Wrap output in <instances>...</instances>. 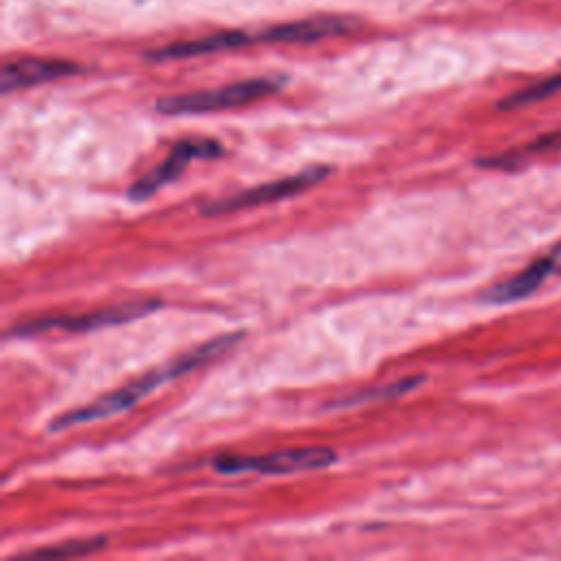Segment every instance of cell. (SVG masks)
Instances as JSON below:
<instances>
[{
    "label": "cell",
    "mask_w": 561,
    "mask_h": 561,
    "mask_svg": "<svg viewBox=\"0 0 561 561\" xmlns=\"http://www.w3.org/2000/svg\"><path fill=\"white\" fill-rule=\"evenodd\" d=\"M283 85H285V77H254V79H243L215 90L169 94L156 101V112L164 116H184V114H208V112L232 110V107L254 103L259 99H267L280 92Z\"/></svg>",
    "instance_id": "obj_1"
},
{
    "label": "cell",
    "mask_w": 561,
    "mask_h": 561,
    "mask_svg": "<svg viewBox=\"0 0 561 561\" xmlns=\"http://www.w3.org/2000/svg\"><path fill=\"white\" fill-rule=\"evenodd\" d=\"M162 300L160 298H134L116 305H107L101 309H92L79 316H57V318H39V320H28L24 324H15L7 331V337H22V335H37L50 329H61L68 333H88V331H99L105 327H116L125 324L138 318L149 316L151 311L160 309Z\"/></svg>",
    "instance_id": "obj_2"
},
{
    "label": "cell",
    "mask_w": 561,
    "mask_h": 561,
    "mask_svg": "<svg viewBox=\"0 0 561 561\" xmlns=\"http://www.w3.org/2000/svg\"><path fill=\"white\" fill-rule=\"evenodd\" d=\"M167 379H178L173 362L167 364V366L153 368L151 373H145L142 377L129 381L127 386H121L118 390H112V392H107V394H103V397H99V399H94V401H90L81 408L68 410V412L55 416L48 423V432H64V430H70V427H77V425H85V423L125 412V410L134 408L136 403H140L147 394H151Z\"/></svg>",
    "instance_id": "obj_3"
},
{
    "label": "cell",
    "mask_w": 561,
    "mask_h": 561,
    "mask_svg": "<svg viewBox=\"0 0 561 561\" xmlns=\"http://www.w3.org/2000/svg\"><path fill=\"white\" fill-rule=\"evenodd\" d=\"M337 460L335 451L329 447H291L265 456H219L213 467L219 473H261V476H287L298 471L324 469Z\"/></svg>",
    "instance_id": "obj_4"
},
{
    "label": "cell",
    "mask_w": 561,
    "mask_h": 561,
    "mask_svg": "<svg viewBox=\"0 0 561 561\" xmlns=\"http://www.w3.org/2000/svg\"><path fill=\"white\" fill-rule=\"evenodd\" d=\"M329 173H331V167H324V164L307 167V169H302L298 173H291L287 178L272 180V182L232 193L228 197H219L215 202H206V204L199 206V215L202 217H219V215L254 208V206H261V204L287 199V197H294V195L307 191L309 186L322 182Z\"/></svg>",
    "instance_id": "obj_5"
},
{
    "label": "cell",
    "mask_w": 561,
    "mask_h": 561,
    "mask_svg": "<svg viewBox=\"0 0 561 561\" xmlns=\"http://www.w3.org/2000/svg\"><path fill=\"white\" fill-rule=\"evenodd\" d=\"M224 156V147L213 140V138H186L180 140L178 145L171 147L169 156L153 167L149 173H145L142 178H138L129 188H127V197L131 202H145L149 197H153L162 186L171 184L173 180L180 178V173L188 167L191 160H215Z\"/></svg>",
    "instance_id": "obj_6"
},
{
    "label": "cell",
    "mask_w": 561,
    "mask_h": 561,
    "mask_svg": "<svg viewBox=\"0 0 561 561\" xmlns=\"http://www.w3.org/2000/svg\"><path fill=\"white\" fill-rule=\"evenodd\" d=\"M355 20L346 15H313L305 20L274 24L256 35V42L267 44H311L327 37H337L355 28Z\"/></svg>",
    "instance_id": "obj_7"
},
{
    "label": "cell",
    "mask_w": 561,
    "mask_h": 561,
    "mask_svg": "<svg viewBox=\"0 0 561 561\" xmlns=\"http://www.w3.org/2000/svg\"><path fill=\"white\" fill-rule=\"evenodd\" d=\"M81 68L72 61L64 59H42V57H20L7 61L0 72V90L9 94L13 90H24L33 85H42L48 81H57L70 75H79Z\"/></svg>",
    "instance_id": "obj_8"
},
{
    "label": "cell",
    "mask_w": 561,
    "mask_h": 561,
    "mask_svg": "<svg viewBox=\"0 0 561 561\" xmlns=\"http://www.w3.org/2000/svg\"><path fill=\"white\" fill-rule=\"evenodd\" d=\"M254 42H256V35H250L245 31H219V33H210V35H204L197 39L167 44L162 48L149 50L145 57L149 61H175V59H191V57L234 50V48L250 46Z\"/></svg>",
    "instance_id": "obj_9"
},
{
    "label": "cell",
    "mask_w": 561,
    "mask_h": 561,
    "mask_svg": "<svg viewBox=\"0 0 561 561\" xmlns=\"http://www.w3.org/2000/svg\"><path fill=\"white\" fill-rule=\"evenodd\" d=\"M550 274H552V267H550L548 259L541 256V259L533 261L528 267H524L522 272H517L515 276L486 287L480 294V300L486 305H508V302L524 300L530 294H535Z\"/></svg>",
    "instance_id": "obj_10"
},
{
    "label": "cell",
    "mask_w": 561,
    "mask_h": 561,
    "mask_svg": "<svg viewBox=\"0 0 561 561\" xmlns=\"http://www.w3.org/2000/svg\"><path fill=\"white\" fill-rule=\"evenodd\" d=\"M427 377L425 375H410L403 379H397L392 383H383V386H375V388H366L359 390L355 394H348L344 399H335L327 403V410H340V408H353V405H364L370 401H383V399H394V397H403L412 390H416Z\"/></svg>",
    "instance_id": "obj_11"
},
{
    "label": "cell",
    "mask_w": 561,
    "mask_h": 561,
    "mask_svg": "<svg viewBox=\"0 0 561 561\" xmlns=\"http://www.w3.org/2000/svg\"><path fill=\"white\" fill-rule=\"evenodd\" d=\"M107 546V537L96 535V537H83V539H70V541H61L55 546H46V548H37L26 552L24 557H33V559H66V557H85L92 554L96 550H103Z\"/></svg>",
    "instance_id": "obj_12"
},
{
    "label": "cell",
    "mask_w": 561,
    "mask_h": 561,
    "mask_svg": "<svg viewBox=\"0 0 561 561\" xmlns=\"http://www.w3.org/2000/svg\"><path fill=\"white\" fill-rule=\"evenodd\" d=\"M561 92V72L552 75L548 79H541L524 90H517L508 96H504L502 101H497V110H517V107H526L533 103H539L543 99H550L554 94Z\"/></svg>",
    "instance_id": "obj_13"
},
{
    "label": "cell",
    "mask_w": 561,
    "mask_h": 561,
    "mask_svg": "<svg viewBox=\"0 0 561 561\" xmlns=\"http://www.w3.org/2000/svg\"><path fill=\"white\" fill-rule=\"evenodd\" d=\"M561 149V129L557 131H548L539 138H535L533 142H528L526 147H522V156H528V153H541V151H557Z\"/></svg>",
    "instance_id": "obj_14"
},
{
    "label": "cell",
    "mask_w": 561,
    "mask_h": 561,
    "mask_svg": "<svg viewBox=\"0 0 561 561\" xmlns=\"http://www.w3.org/2000/svg\"><path fill=\"white\" fill-rule=\"evenodd\" d=\"M550 267H552V274H561V241L546 254Z\"/></svg>",
    "instance_id": "obj_15"
}]
</instances>
